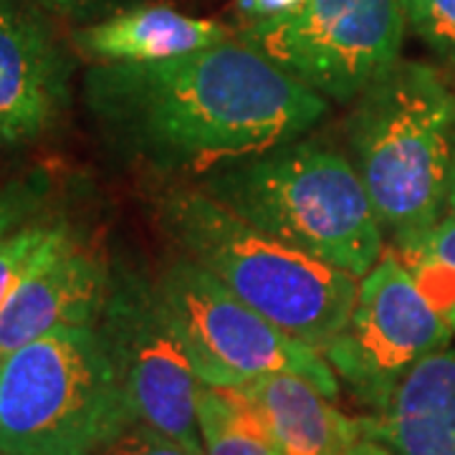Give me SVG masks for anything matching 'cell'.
I'll return each instance as SVG.
<instances>
[{
    "label": "cell",
    "instance_id": "1",
    "mask_svg": "<svg viewBox=\"0 0 455 455\" xmlns=\"http://www.w3.org/2000/svg\"><path fill=\"white\" fill-rule=\"evenodd\" d=\"M84 101L122 155L160 172H212L304 137L329 101L245 41L142 64H92Z\"/></svg>",
    "mask_w": 455,
    "mask_h": 455
},
{
    "label": "cell",
    "instance_id": "2",
    "mask_svg": "<svg viewBox=\"0 0 455 455\" xmlns=\"http://www.w3.org/2000/svg\"><path fill=\"white\" fill-rule=\"evenodd\" d=\"M203 193L263 233L362 278L385 253V230L357 167L339 149L293 140L228 163Z\"/></svg>",
    "mask_w": 455,
    "mask_h": 455
},
{
    "label": "cell",
    "instance_id": "3",
    "mask_svg": "<svg viewBox=\"0 0 455 455\" xmlns=\"http://www.w3.org/2000/svg\"><path fill=\"white\" fill-rule=\"evenodd\" d=\"M352 164L382 230L405 245L448 208L455 157V92L433 66L400 59L352 101Z\"/></svg>",
    "mask_w": 455,
    "mask_h": 455
},
{
    "label": "cell",
    "instance_id": "4",
    "mask_svg": "<svg viewBox=\"0 0 455 455\" xmlns=\"http://www.w3.org/2000/svg\"><path fill=\"white\" fill-rule=\"evenodd\" d=\"M160 218L185 259L211 271L293 339L324 352L349 322L359 278L245 223L208 193L167 196Z\"/></svg>",
    "mask_w": 455,
    "mask_h": 455
},
{
    "label": "cell",
    "instance_id": "5",
    "mask_svg": "<svg viewBox=\"0 0 455 455\" xmlns=\"http://www.w3.org/2000/svg\"><path fill=\"white\" fill-rule=\"evenodd\" d=\"M130 407L97 326H61L0 362V451L97 455Z\"/></svg>",
    "mask_w": 455,
    "mask_h": 455
},
{
    "label": "cell",
    "instance_id": "6",
    "mask_svg": "<svg viewBox=\"0 0 455 455\" xmlns=\"http://www.w3.org/2000/svg\"><path fill=\"white\" fill-rule=\"evenodd\" d=\"M157 286L203 385L226 390L260 374L293 372L329 400L339 395V377L322 352L251 309L196 260L182 256L170 263Z\"/></svg>",
    "mask_w": 455,
    "mask_h": 455
},
{
    "label": "cell",
    "instance_id": "7",
    "mask_svg": "<svg viewBox=\"0 0 455 455\" xmlns=\"http://www.w3.org/2000/svg\"><path fill=\"white\" fill-rule=\"evenodd\" d=\"M405 28L403 0H304L245 23L241 41L326 101L352 104L403 59Z\"/></svg>",
    "mask_w": 455,
    "mask_h": 455
},
{
    "label": "cell",
    "instance_id": "8",
    "mask_svg": "<svg viewBox=\"0 0 455 455\" xmlns=\"http://www.w3.org/2000/svg\"><path fill=\"white\" fill-rule=\"evenodd\" d=\"M97 331L132 420L203 448L197 427V390L203 382L172 326L157 278L114 266Z\"/></svg>",
    "mask_w": 455,
    "mask_h": 455
},
{
    "label": "cell",
    "instance_id": "9",
    "mask_svg": "<svg viewBox=\"0 0 455 455\" xmlns=\"http://www.w3.org/2000/svg\"><path fill=\"white\" fill-rule=\"evenodd\" d=\"M451 337L453 329L390 251L359 278L352 316L322 355L359 403L382 412L407 374Z\"/></svg>",
    "mask_w": 455,
    "mask_h": 455
},
{
    "label": "cell",
    "instance_id": "10",
    "mask_svg": "<svg viewBox=\"0 0 455 455\" xmlns=\"http://www.w3.org/2000/svg\"><path fill=\"white\" fill-rule=\"evenodd\" d=\"M71 51L31 0H0V147L49 134L71 104Z\"/></svg>",
    "mask_w": 455,
    "mask_h": 455
},
{
    "label": "cell",
    "instance_id": "11",
    "mask_svg": "<svg viewBox=\"0 0 455 455\" xmlns=\"http://www.w3.org/2000/svg\"><path fill=\"white\" fill-rule=\"evenodd\" d=\"M109 271L79 238L41 260L0 311V362L61 326H97Z\"/></svg>",
    "mask_w": 455,
    "mask_h": 455
},
{
    "label": "cell",
    "instance_id": "12",
    "mask_svg": "<svg viewBox=\"0 0 455 455\" xmlns=\"http://www.w3.org/2000/svg\"><path fill=\"white\" fill-rule=\"evenodd\" d=\"M223 392L283 455H344L364 438L362 420L341 415L324 392L293 372L260 374Z\"/></svg>",
    "mask_w": 455,
    "mask_h": 455
},
{
    "label": "cell",
    "instance_id": "13",
    "mask_svg": "<svg viewBox=\"0 0 455 455\" xmlns=\"http://www.w3.org/2000/svg\"><path fill=\"white\" fill-rule=\"evenodd\" d=\"M230 41L228 26L170 5L142 3L71 33V46L92 64H142L211 49Z\"/></svg>",
    "mask_w": 455,
    "mask_h": 455
},
{
    "label": "cell",
    "instance_id": "14",
    "mask_svg": "<svg viewBox=\"0 0 455 455\" xmlns=\"http://www.w3.org/2000/svg\"><path fill=\"white\" fill-rule=\"evenodd\" d=\"M392 455H455V352L438 349L400 382L390 405L362 420Z\"/></svg>",
    "mask_w": 455,
    "mask_h": 455
},
{
    "label": "cell",
    "instance_id": "15",
    "mask_svg": "<svg viewBox=\"0 0 455 455\" xmlns=\"http://www.w3.org/2000/svg\"><path fill=\"white\" fill-rule=\"evenodd\" d=\"M392 253L405 263L425 299L455 334V212L443 215L427 233Z\"/></svg>",
    "mask_w": 455,
    "mask_h": 455
},
{
    "label": "cell",
    "instance_id": "16",
    "mask_svg": "<svg viewBox=\"0 0 455 455\" xmlns=\"http://www.w3.org/2000/svg\"><path fill=\"white\" fill-rule=\"evenodd\" d=\"M197 427L205 455H283L243 407L208 385L197 390Z\"/></svg>",
    "mask_w": 455,
    "mask_h": 455
},
{
    "label": "cell",
    "instance_id": "17",
    "mask_svg": "<svg viewBox=\"0 0 455 455\" xmlns=\"http://www.w3.org/2000/svg\"><path fill=\"white\" fill-rule=\"evenodd\" d=\"M76 238L66 220L33 218L0 241V311L33 268Z\"/></svg>",
    "mask_w": 455,
    "mask_h": 455
},
{
    "label": "cell",
    "instance_id": "18",
    "mask_svg": "<svg viewBox=\"0 0 455 455\" xmlns=\"http://www.w3.org/2000/svg\"><path fill=\"white\" fill-rule=\"evenodd\" d=\"M407 26L455 66V0H403Z\"/></svg>",
    "mask_w": 455,
    "mask_h": 455
},
{
    "label": "cell",
    "instance_id": "19",
    "mask_svg": "<svg viewBox=\"0 0 455 455\" xmlns=\"http://www.w3.org/2000/svg\"><path fill=\"white\" fill-rule=\"evenodd\" d=\"M49 196V180L44 175L11 180L0 185V241L13 230L38 218Z\"/></svg>",
    "mask_w": 455,
    "mask_h": 455
},
{
    "label": "cell",
    "instance_id": "20",
    "mask_svg": "<svg viewBox=\"0 0 455 455\" xmlns=\"http://www.w3.org/2000/svg\"><path fill=\"white\" fill-rule=\"evenodd\" d=\"M97 455H205V448L180 443L160 430L134 423L119 438L104 445Z\"/></svg>",
    "mask_w": 455,
    "mask_h": 455
},
{
    "label": "cell",
    "instance_id": "21",
    "mask_svg": "<svg viewBox=\"0 0 455 455\" xmlns=\"http://www.w3.org/2000/svg\"><path fill=\"white\" fill-rule=\"evenodd\" d=\"M41 11H46L49 16L64 18L68 23L82 26H92L104 18L116 16L127 8L142 5L149 0H31Z\"/></svg>",
    "mask_w": 455,
    "mask_h": 455
},
{
    "label": "cell",
    "instance_id": "22",
    "mask_svg": "<svg viewBox=\"0 0 455 455\" xmlns=\"http://www.w3.org/2000/svg\"><path fill=\"white\" fill-rule=\"evenodd\" d=\"M301 3L304 0H235V8L245 18V23H259V20L289 13Z\"/></svg>",
    "mask_w": 455,
    "mask_h": 455
},
{
    "label": "cell",
    "instance_id": "23",
    "mask_svg": "<svg viewBox=\"0 0 455 455\" xmlns=\"http://www.w3.org/2000/svg\"><path fill=\"white\" fill-rule=\"evenodd\" d=\"M344 455H392V451L387 445H382L379 440L367 438V435H364L355 448H349Z\"/></svg>",
    "mask_w": 455,
    "mask_h": 455
},
{
    "label": "cell",
    "instance_id": "24",
    "mask_svg": "<svg viewBox=\"0 0 455 455\" xmlns=\"http://www.w3.org/2000/svg\"><path fill=\"white\" fill-rule=\"evenodd\" d=\"M448 208L455 212V157H453V170H451V188H448Z\"/></svg>",
    "mask_w": 455,
    "mask_h": 455
},
{
    "label": "cell",
    "instance_id": "25",
    "mask_svg": "<svg viewBox=\"0 0 455 455\" xmlns=\"http://www.w3.org/2000/svg\"><path fill=\"white\" fill-rule=\"evenodd\" d=\"M0 455H8V453H3V451H0Z\"/></svg>",
    "mask_w": 455,
    "mask_h": 455
}]
</instances>
